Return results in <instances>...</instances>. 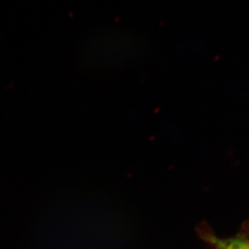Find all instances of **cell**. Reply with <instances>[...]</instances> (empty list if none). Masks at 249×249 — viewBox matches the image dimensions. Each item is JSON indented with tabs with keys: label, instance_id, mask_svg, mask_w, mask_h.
Returning <instances> with one entry per match:
<instances>
[{
	"label": "cell",
	"instance_id": "1",
	"mask_svg": "<svg viewBox=\"0 0 249 249\" xmlns=\"http://www.w3.org/2000/svg\"><path fill=\"white\" fill-rule=\"evenodd\" d=\"M212 242L217 249H249V242L240 238L224 240L213 237Z\"/></svg>",
	"mask_w": 249,
	"mask_h": 249
}]
</instances>
